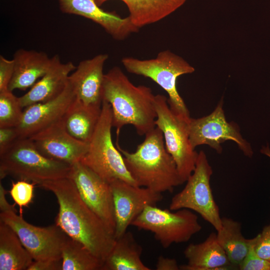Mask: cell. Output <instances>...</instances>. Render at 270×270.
I'll return each mask as SVG.
<instances>
[{"mask_svg": "<svg viewBox=\"0 0 270 270\" xmlns=\"http://www.w3.org/2000/svg\"><path fill=\"white\" fill-rule=\"evenodd\" d=\"M38 186L56 198L59 208L56 224L104 262L114 244V234L84 202L73 181L66 177Z\"/></svg>", "mask_w": 270, "mask_h": 270, "instance_id": "6da1fadb", "label": "cell"}, {"mask_svg": "<svg viewBox=\"0 0 270 270\" xmlns=\"http://www.w3.org/2000/svg\"><path fill=\"white\" fill-rule=\"evenodd\" d=\"M102 98L110 105L117 136L128 124L133 126L140 136L156 127V95L147 86L134 85L120 68L114 66L104 74Z\"/></svg>", "mask_w": 270, "mask_h": 270, "instance_id": "7a4b0ae2", "label": "cell"}, {"mask_svg": "<svg viewBox=\"0 0 270 270\" xmlns=\"http://www.w3.org/2000/svg\"><path fill=\"white\" fill-rule=\"evenodd\" d=\"M144 136L134 152L122 148L118 142L116 147L137 186L161 194L172 192L184 183L166 148L162 132L156 126Z\"/></svg>", "mask_w": 270, "mask_h": 270, "instance_id": "3957f363", "label": "cell"}, {"mask_svg": "<svg viewBox=\"0 0 270 270\" xmlns=\"http://www.w3.org/2000/svg\"><path fill=\"white\" fill-rule=\"evenodd\" d=\"M71 166L42 154L30 138H18L0 154V178L6 176L36 185L68 177Z\"/></svg>", "mask_w": 270, "mask_h": 270, "instance_id": "277c9868", "label": "cell"}, {"mask_svg": "<svg viewBox=\"0 0 270 270\" xmlns=\"http://www.w3.org/2000/svg\"><path fill=\"white\" fill-rule=\"evenodd\" d=\"M122 64L132 74L150 78L168 94L171 110L186 120L190 118L189 110L176 88L180 76L192 73L195 70L182 58L169 50L160 52L150 60H141L132 57L122 58Z\"/></svg>", "mask_w": 270, "mask_h": 270, "instance_id": "5b68a950", "label": "cell"}, {"mask_svg": "<svg viewBox=\"0 0 270 270\" xmlns=\"http://www.w3.org/2000/svg\"><path fill=\"white\" fill-rule=\"evenodd\" d=\"M112 120L110 105L102 100L100 119L89 142L88 150L80 162L109 183L120 180L137 186L122 154L113 143Z\"/></svg>", "mask_w": 270, "mask_h": 270, "instance_id": "8992f818", "label": "cell"}, {"mask_svg": "<svg viewBox=\"0 0 270 270\" xmlns=\"http://www.w3.org/2000/svg\"><path fill=\"white\" fill-rule=\"evenodd\" d=\"M213 170L206 154L198 152L195 168L186 181L184 188L172 198L169 209L190 210L199 214L216 231L222 227V217L210 186Z\"/></svg>", "mask_w": 270, "mask_h": 270, "instance_id": "52a82bcc", "label": "cell"}, {"mask_svg": "<svg viewBox=\"0 0 270 270\" xmlns=\"http://www.w3.org/2000/svg\"><path fill=\"white\" fill-rule=\"evenodd\" d=\"M175 211L149 205L131 225L150 232L162 246L167 248L173 244L188 242L202 228L192 210L182 208Z\"/></svg>", "mask_w": 270, "mask_h": 270, "instance_id": "ba28073f", "label": "cell"}, {"mask_svg": "<svg viewBox=\"0 0 270 270\" xmlns=\"http://www.w3.org/2000/svg\"><path fill=\"white\" fill-rule=\"evenodd\" d=\"M156 126L162 132L166 148L174 160L183 183L194 172L198 152L190 144L188 122L170 108L168 98L156 95Z\"/></svg>", "mask_w": 270, "mask_h": 270, "instance_id": "9c48e42d", "label": "cell"}, {"mask_svg": "<svg viewBox=\"0 0 270 270\" xmlns=\"http://www.w3.org/2000/svg\"><path fill=\"white\" fill-rule=\"evenodd\" d=\"M223 104L222 98L210 114L198 118H190L188 129L192 148L195 150L198 146L206 144L221 154L222 144L231 140L237 144L246 156L251 158L254 152L250 144L243 138L236 123L226 120Z\"/></svg>", "mask_w": 270, "mask_h": 270, "instance_id": "30bf717a", "label": "cell"}, {"mask_svg": "<svg viewBox=\"0 0 270 270\" xmlns=\"http://www.w3.org/2000/svg\"><path fill=\"white\" fill-rule=\"evenodd\" d=\"M0 220L16 232L34 260L62 259L68 236L56 224L46 227L34 226L17 214V210L0 212Z\"/></svg>", "mask_w": 270, "mask_h": 270, "instance_id": "8fae6325", "label": "cell"}, {"mask_svg": "<svg viewBox=\"0 0 270 270\" xmlns=\"http://www.w3.org/2000/svg\"><path fill=\"white\" fill-rule=\"evenodd\" d=\"M68 178L86 205L114 234L116 220L110 184L80 162L71 165Z\"/></svg>", "mask_w": 270, "mask_h": 270, "instance_id": "7c38bea8", "label": "cell"}, {"mask_svg": "<svg viewBox=\"0 0 270 270\" xmlns=\"http://www.w3.org/2000/svg\"><path fill=\"white\" fill-rule=\"evenodd\" d=\"M110 184L114 208L116 238L127 231L146 206H156L163 198L161 193L120 180H114Z\"/></svg>", "mask_w": 270, "mask_h": 270, "instance_id": "4fadbf2b", "label": "cell"}, {"mask_svg": "<svg viewBox=\"0 0 270 270\" xmlns=\"http://www.w3.org/2000/svg\"><path fill=\"white\" fill-rule=\"evenodd\" d=\"M28 138L45 156L70 166L81 160L89 146L71 136L61 120Z\"/></svg>", "mask_w": 270, "mask_h": 270, "instance_id": "5bb4252c", "label": "cell"}, {"mask_svg": "<svg viewBox=\"0 0 270 270\" xmlns=\"http://www.w3.org/2000/svg\"><path fill=\"white\" fill-rule=\"evenodd\" d=\"M76 96L68 82L58 96L50 100L31 104L24 110L16 127L18 138H28L62 119Z\"/></svg>", "mask_w": 270, "mask_h": 270, "instance_id": "9a60e30c", "label": "cell"}, {"mask_svg": "<svg viewBox=\"0 0 270 270\" xmlns=\"http://www.w3.org/2000/svg\"><path fill=\"white\" fill-rule=\"evenodd\" d=\"M57 0L62 12L92 20L115 40H122L139 30L140 28L132 24L128 16L122 18L114 12L106 11L95 0Z\"/></svg>", "mask_w": 270, "mask_h": 270, "instance_id": "2e32d148", "label": "cell"}, {"mask_svg": "<svg viewBox=\"0 0 270 270\" xmlns=\"http://www.w3.org/2000/svg\"><path fill=\"white\" fill-rule=\"evenodd\" d=\"M108 58L107 54H100L83 60L68 76L76 98L85 105L102 106L104 66Z\"/></svg>", "mask_w": 270, "mask_h": 270, "instance_id": "e0dca14e", "label": "cell"}, {"mask_svg": "<svg viewBox=\"0 0 270 270\" xmlns=\"http://www.w3.org/2000/svg\"><path fill=\"white\" fill-rule=\"evenodd\" d=\"M52 58V62L48 72L26 93L19 98L22 108L56 98L66 86L68 76L76 66L72 62L62 63L58 54Z\"/></svg>", "mask_w": 270, "mask_h": 270, "instance_id": "ac0fdd59", "label": "cell"}, {"mask_svg": "<svg viewBox=\"0 0 270 270\" xmlns=\"http://www.w3.org/2000/svg\"><path fill=\"white\" fill-rule=\"evenodd\" d=\"M14 72L8 90H25L32 88L48 72L52 58L43 52L18 50L14 54Z\"/></svg>", "mask_w": 270, "mask_h": 270, "instance_id": "d6986e66", "label": "cell"}, {"mask_svg": "<svg viewBox=\"0 0 270 270\" xmlns=\"http://www.w3.org/2000/svg\"><path fill=\"white\" fill-rule=\"evenodd\" d=\"M184 254L188 262L180 265V270H225L236 268L230 264L218 244L215 232H211L202 242L190 244L185 248Z\"/></svg>", "mask_w": 270, "mask_h": 270, "instance_id": "ffe728a7", "label": "cell"}, {"mask_svg": "<svg viewBox=\"0 0 270 270\" xmlns=\"http://www.w3.org/2000/svg\"><path fill=\"white\" fill-rule=\"evenodd\" d=\"M102 106H89L76 97L61 120L66 132L76 140L89 143L98 123Z\"/></svg>", "mask_w": 270, "mask_h": 270, "instance_id": "44dd1931", "label": "cell"}, {"mask_svg": "<svg viewBox=\"0 0 270 270\" xmlns=\"http://www.w3.org/2000/svg\"><path fill=\"white\" fill-rule=\"evenodd\" d=\"M110 0H95L100 6ZM126 5L132 24L140 28L158 22L182 6L187 0H119Z\"/></svg>", "mask_w": 270, "mask_h": 270, "instance_id": "7402d4cb", "label": "cell"}, {"mask_svg": "<svg viewBox=\"0 0 270 270\" xmlns=\"http://www.w3.org/2000/svg\"><path fill=\"white\" fill-rule=\"evenodd\" d=\"M142 252V248L133 234L126 231L116 238L102 270H150L141 259Z\"/></svg>", "mask_w": 270, "mask_h": 270, "instance_id": "603a6c76", "label": "cell"}, {"mask_svg": "<svg viewBox=\"0 0 270 270\" xmlns=\"http://www.w3.org/2000/svg\"><path fill=\"white\" fill-rule=\"evenodd\" d=\"M34 260L16 232L0 220V270H28Z\"/></svg>", "mask_w": 270, "mask_h": 270, "instance_id": "cb8c5ba5", "label": "cell"}, {"mask_svg": "<svg viewBox=\"0 0 270 270\" xmlns=\"http://www.w3.org/2000/svg\"><path fill=\"white\" fill-rule=\"evenodd\" d=\"M216 238L230 264L238 268L248 252L250 242V239L242 236L241 224L230 218H222V227L216 231Z\"/></svg>", "mask_w": 270, "mask_h": 270, "instance_id": "d4e9b609", "label": "cell"}, {"mask_svg": "<svg viewBox=\"0 0 270 270\" xmlns=\"http://www.w3.org/2000/svg\"><path fill=\"white\" fill-rule=\"evenodd\" d=\"M62 270H102L104 262L79 242L68 236L62 252Z\"/></svg>", "mask_w": 270, "mask_h": 270, "instance_id": "484cf974", "label": "cell"}, {"mask_svg": "<svg viewBox=\"0 0 270 270\" xmlns=\"http://www.w3.org/2000/svg\"><path fill=\"white\" fill-rule=\"evenodd\" d=\"M19 98L9 90L0 92V128L16 127L24 110Z\"/></svg>", "mask_w": 270, "mask_h": 270, "instance_id": "4316f807", "label": "cell"}, {"mask_svg": "<svg viewBox=\"0 0 270 270\" xmlns=\"http://www.w3.org/2000/svg\"><path fill=\"white\" fill-rule=\"evenodd\" d=\"M35 185L36 184L34 182L24 180L12 182L9 192L14 204L19 206L20 215H22L23 208L27 206L32 200Z\"/></svg>", "mask_w": 270, "mask_h": 270, "instance_id": "83f0119b", "label": "cell"}, {"mask_svg": "<svg viewBox=\"0 0 270 270\" xmlns=\"http://www.w3.org/2000/svg\"><path fill=\"white\" fill-rule=\"evenodd\" d=\"M256 236L250 238L248 252L238 266L240 270H270V262L260 258L256 253L254 246Z\"/></svg>", "mask_w": 270, "mask_h": 270, "instance_id": "f1b7e54d", "label": "cell"}, {"mask_svg": "<svg viewBox=\"0 0 270 270\" xmlns=\"http://www.w3.org/2000/svg\"><path fill=\"white\" fill-rule=\"evenodd\" d=\"M254 248L260 258L270 262V224L256 236Z\"/></svg>", "mask_w": 270, "mask_h": 270, "instance_id": "f546056e", "label": "cell"}, {"mask_svg": "<svg viewBox=\"0 0 270 270\" xmlns=\"http://www.w3.org/2000/svg\"><path fill=\"white\" fill-rule=\"evenodd\" d=\"M14 72V62L0 56V92L8 90Z\"/></svg>", "mask_w": 270, "mask_h": 270, "instance_id": "4dcf8cb0", "label": "cell"}, {"mask_svg": "<svg viewBox=\"0 0 270 270\" xmlns=\"http://www.w3.org/2000/svg\"><path fill=\"white\" fill-rule=\"evenodd\" d=\"M18 138L16 127L0 128V154L7 150Z\"/></svg>", "mask_w": 270, "mask_h": 270, "instance_id": "1f68e13d", "label": "cell"}, {"mask_svg": "<svg viewBox=\"0 0 270 270\" xmlns=\"http://www.w3.org/2000/svg\"><path fill=\"white\" fill-rule=\"evenodd\" d=\"M28 270H62V259L34 260Z\"/></svg>", "mask_w": 270, "mask_h": 270, "instance_id": "d6a6232c", "label": "cell"}, {"mask_svg": "<svg viewBox=\"0 0 270 270\" xmlns=\"http://www.w3.org/2000/svg\"><path fill=\"white\" fill-rule=\"evenodd\" d=\"M180 266L174 258H165L162 256L158 257L156 264V270H178Z\"/></svg>", "mask_w": 270, "mask_h": 270, "instance_id": "836d02e7", "label": "cell"}, {"mask_svg": "<svg viewBox=\"0 0 270 270\" xmlns=\"http://www.w3.org/2000/svg\"><path fill=\"white\" fill-rule=\"evenodd\" d=\"M6 190L4 189L1 182H0V212L8 210H16L15 204H10L6 200Z\"/></svg>", "mask_w": 270, "mask_h": 270, "instance_id": "e575fe53", "label": "cell"}, {"mask_svg": "<svg viewBox=\"0 0 270 270\" xmlns=\"http://www.w3.org/2000/svg\"><path fill=\"white\" fill-rule=\"evenodd\" d=\"M260 152L270 158V149L268 144L263 146L260 150Z\"/></svg>", "mask_w": 270, "mask_h": 270, "instance_id": "d590c367", "label": "cell"}]
</instances>
